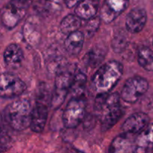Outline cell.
Wrapping results in <instances>:
<instances>
[{"label":"cell","mask_w":153,"mask_h":153,"mask_svg":"<svg viewBox=\"0 0 153 153\" xmlns=\"http://www.w3.org/2000/svg\"><path fill=\"white\" fill-rule=\"evenodd\" d=\"M147 20L146 10L142 7H134L129 11L126 18V29L132 34H137L144 28Z\"/></svg>","instance_id":"obj_10"},{"label":"cell","mask_w":153,"mask_h":153,"mask_svg":"<svg viewBox=\"0 0 153 153\" xmlns=\"http://www.w3.org/2000/svg\"><path fill=\"white\" fill-rule=\"evenodd\" d=\"M3 57L6 66L12 69L17 68L24 59L23 51L19 45L11 43L5 48Z\"/></svg>","instance_id":"obj_15"},{"label":"cell","mask_w":153,"mask_h":153,"mask_svg":"<svg viewBox=\"0 0 153 153\" xmlns=\"http://www.w3.org/2000/svg\"><path fill=\"white\" fill-rule=\"evenodd\" d=\"M126 39L122 36H118L117 37L113 40V49L116 51V52H120L123 50L125 46H126Z\"/></svg>","instance_id":"obj_25"},{"label":"cell","mask_w":153,"mask_h":153,"mask_svg":"<svg viewBox=\"0 0 153 153\" xmlns=\"http://www.w3.org/2000/svg\"><path fill=\"white\" fill-rule=\"evenodd\" d=\"M133 134L124 133L115 137L109 148V152H134V140L131 138Z\"/></svg>","instance_id":"obj_16"},{"label":"cell","mask_w":153,"mask_h":153,"mask_svg":"<svg viewBox=\"0 0 153 153\" xmlns=\"http://www.w3.org/2000/svg\"><path fill=\"white\" fill-rule=\"evenodd\" d=\"M26 90L25 82L17 76L10 73H4L1 76L0 95L3 99L19 97Z\"/></svg>","instance_id":"obj_8"},{"label":"cell","mask_w":153,"mask_h":153,"mask_svg":"<svg viewBox=\"0 0 153 153\" xmlns=\"http://www.w3.org/2000/svg\"><path fill=\"white\" fill-rule=\"evenodd\" d=\"M82 0H64V4L68 8H72L77 6Z\"/></svg>","instance_id":"obj_26"},{"label":"cell","mask_w":153,"mask_h":153,"mask_svg":"<svg viewBox=\"0 0 153 153\" xmlns=\"http://www.w3.org/2000/svg\"><path fill=\"white\" fill-rule=\"evenodd\" d=\"M33 108L31 102L26 99L15 100L4 109V117L10 128L22 131L30 126Z\"/></svg>","instance_id":"obj_3"},{"label":"cell","mask_w":153,"mask_h":153,"mask_svg":"<svg viewBox=\"0 0 153 153\" xmlns=\"http://www.w3.org/2000/svg\"><path fill=\"white\" fill-rule=\"evenodd\" d=\"M76 69L74 66L63 65L57 70L55 89L51 100V105L54 108L61 106L64 102L67 94L70 92Z\"/></svg>","instance_id":"obj_4"},{"label":"cell","mask_w":153,"mask_h":153,"mask_svg":"<svg viewBox=\"0 0 153 153\" xmlns=\"http://www.w3.org/2000/svg\"><path fill=\"white\" fill-rule=\"evenodd\" d=\"M98 10V0H82L76 7L75 13L82 19L89 20L96 16Z\"/></svg>","instance_id":"obj_18"},{"label":"cell","mask_w":153,"mask_h":153,"mask_svg":"<svg viewBox=\"0 0 153 153\" xmlns=\"http://www.w3.org/2000/svg\"><path fill=\"white\" fill-rule=\"evenodd\" d=\"M100 16H94L88 20V22L86 25V31L88 32V36H91L97 31L100 27V22H101Z\"/></svg>","instance_id":"obj_23"},{"label":"cell","mask_w":153,"mask_h":153,"mask_svg":"<svg viewBox=\"0 0 153 153\" xmlns=\"http://www.w3.org/2000/svg\"><path fill=\"white\" fill-rule=\"evenodd\" d=\"M120 95L118 93L98 94L95 100L94 111L101 123L103 131L114 126L123 116Z\"/></svg>","instance_id":"obj_1"},{"label":"cell","mask_w":153,"mask_h":153,"mask_svg":"<svg viewBox=\"0 0 153 153\" xmlns=\"http://www.w3.org/2000/svg\"><path fill=\"white\" fill-rule=\"evenodd\" d=\"M152 45H153V40H152Z\"/></svg>","instance_id":"obj_27"},{"label":"cell","mask_w":153,"mask_h":153,"mask_svg":"<svg viewBox=\"0 0 153 153\" xmlns=\"http://www.w3.org/2000/svg\"><path fill=\"white\" fill-rule=\"evenodd\" d=\"M102 55H101V52H97V51L94 50L89 52V53L88 54V62L89 63L90 65L96 66L97 64H98L99 63L101 62L103 60Z\"/></svg>","instance_id":"obj_24"},{"label":"cell","mask_w":153,"mask_h":153,"mask_svg":"<svg viewBox=\"0 0 153 153\" xmlns=\"http://www.w3.org/2000/svg\"><path fill=\"white\" fill-rule=\"evenodd\" d=\"M86 83L87 77L85 73H82L79 69H76L73 83L70 89V92L71 93L73 97H82L85 91Z\"/></svg>","instance_id":"obj_20"},{"label":"cell","mask_w":153,"mask_h":153,"mask_svg":"<svg viewBox=\"0 0 153 153\" xmlns=\"http://www.w3.org/2000/svg\"><path fill=\"white\" fill-rule=\"evenodd\" d=\"M33 0H10L2 9L1 23L4 28L12 29L18 25L28 12Z\"/></svg>","instance_id":"obj_5"},{"label":"cell","mask_w":153,"mask_h":153,"mask_svg":"<svg viewBox=\"0 0 153 153\" xmlns=\"http://www.w3.org/2000/svg\"><path fill=\"white\" fill-rule=\"evenodd\" d=\"M123 66L117 61H108L102 65L91 79V87L96 94L109 93L120 80Z\"/></svg>","instance_id":"obj_2"},{"label":"cell","mask_w":153,"mask_h":153,"mask_svg":"<svg viewBox=\"0 0 153 153\" xmlns=\"http://www.w3.org/2000/svg\"><path fill=\"white\" fill-rule=\"evenodd\" d=\"M137 62L146 71L153 72V51L147 46H143L137 52Z\"/></svg>","instance_id":"obj_21"},{"label":"cell","mask_w":153,"mask_h":153,"mask_svg":"<svg viewBox=\"0 0 153 153\" xmlns=\"http://www.w3.org/2000/svg\"><path fill=\"white\" fill-rule=\"evenodd\" d=\"M84 45V34L82 31H76L68 34L64 41V47L69 55L76 56L82 51Z\"/></svg>","instance_id":"obj_17"},{"label":"cell","mask_w":153,"mask_h":153,"mask_svg":"<svg viewBox=\"0 0 153 153\" xmlns=\"http://www.w3.org/2000/svg\"><path fill=\"white\" fill-rule=\"evenodd\" d=\"M149 89V83L145 78L135 76L127 79L121 91L120 97L123 101L134 103L140 100Z\"/></svg>","instance_id":"obj_7"},{"label":"cell","mask_w":153,"mask_h":153,"mask_svg":"<svg viewBox=\"0 0 153 153\" xmlns=\"http://www.w3.org/2000/svg\"><path fill=\"white\" fill-rule=\"evenodd\" d=\"M86 100L82 97H72L63 113L62 120L67 128L77 127L84 120L86 113Z\"/></svg>","instance_id":"obj_6"},{"label":"cell","mask_w":153,"mask_h":153,"mask_svg":"<svg viewBox=\"0 0 153 153\" xmlns=\"http://www.w3.org/2000/svg\"><path fill=\"white\" fill-rule=\"evenodd\" d=\"M48 117L47 105L43 102L37 101L33 108L30 128L36 133H40L44 129Z\"/></svg>","instance_id":"obj_12"},{"label":"cell","mask_w":153,"mask_h":153,"mask_svg":"<svg viewBox=\"0 0 153 153\" xmlns=\"http://www.w3.org/2000/svg\"><path fill=\"white\" fill-rule=\"evenodd\" d=\"M82 25V19L77 15L69 14L61 20L60 30L64 34H70L79 30Z\"/></svg>","instance_id":"obj_19"},{"label":"cell","mask_w":153,"mask_h":153,"mask_svg":"<svg viewBox=\"0 0 153 153\" xmlns=\"http://www.w3.org/2000/svg\"><path fill=\"white\" fill-rule=\"evenodd\" d=\"M149 124V117L143 112H137L128 117L122 125L124 133L136 134L140 133Z\"/></svg>","instance_id":"obj_11"},{"label":"cell","mask_w":153,"mask_h":153,"mask_svg":"<svg viewBox=\"0 0 153 153\" xmlns=\"http://www.w3.org/2000/svg\"><path fill=\"white\" fill-rule=\"evenodd\" d=\"M129 0H105L102 6L100 17L106 23H110L123 13L128 7Z\"/></svg>","instance_id":"obj_9"},{"label":"cell","mask_w":153,"mask_h":153,"mask_svg":"<svg viewBox=\"0 0 153 153\" xmlns=\"http://www.w3.org/2000/svg\"><path fill=\"white\" fill-rule=\"evenodd\" d=\"M63 1L64 0H43L40 4L46 11H55L61 10Z\"/></svg>","instance_id":"obj_22"},{"label":"cell","mask_w":153,"mask_h":153,"mask_svg":"<svg viewBox=\"0 0 153 153\" xmlns=\"http://www.w3.org/2000/svg\"><path fill=\"white\" fill-rule=\"evenodd\" d=\"M22 34L25 41L31 46H36L40 40V29L35 18L29 17L25 22Z\"/></svg>","instance_id":"obj_14"},{"label":"cell","mask_w":153,"mask_h":153,"mask_svg":"<svg viewBox=\"0 0 153 153\" xmlns=\"http://www.w3.org/2000/svg\"><path fill=\"white\" fill-rule=\"evenodd\" d=\"M134 152H148L153 149V123L138 133L134 140Z\"/></svg>","instance_id":"obj_13"}]
</instances>
